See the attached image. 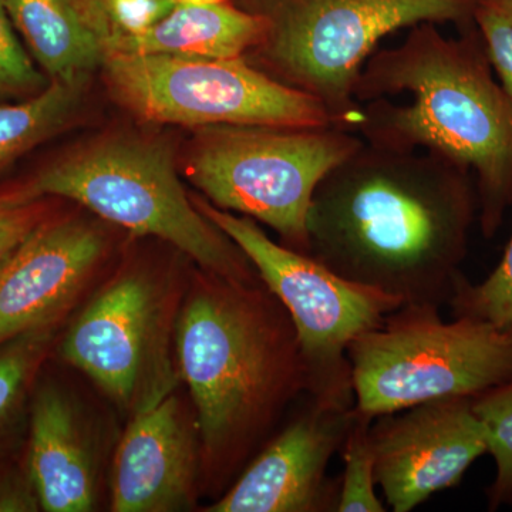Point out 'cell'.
Returning <instances> with one entry per match:
<instances>
[{
    "label": "cell",
    "mask_w": 512,
    "mask_h": 512,
    "mask_svg": "<svg viewBox=\"0 0 512 512\" xmlns=\"http://www.w3.org/2000/svg\"><path fill=\"white\" fill-rule=\"evenodd\" d=\"M13 26L50 82H84L104 50L79 0H5Z\"/></svg>",
    "instance_id": "cell-17"
},
{
    "label": "cell",
    "mask_w": 512,
    "mask_h": 512,
    "mask_svg": "<svg viewBox=\"0 0 512 512\" xmlns=\"http://www.w3.org/2000/svg\"><path fill=\"white\" fill-rule=\"evenodd\" d=\"M373 417L356 410L355 420L340 448L343 477L340 481L339 512H384L383 501L376 494L375 456L370 444Z\"/></svg>",
    "instance_id": "cell-20"
},
{
    "label": "cell",
    "mask_w": 512,
    "mask_h": 512,
    "mask_svg": "<svg viewBox=\"0 0 512 512\" xmlns=\"http://www.w3.org/2000/svg\"><path fill=\"white\" fill-rule=\"evenodd\" d=\"M377 485L394 512H410L456 487L487 454V434L473 399L431 400L382 414L370 426Z\"/></svg>",
    "instance_id": "cell-11"
},
{
    "label": "cell",
    "mask_w": 512,
    "mask_h": 512,
    "mask_svg": "<svg viewBox=\"0 0 512 512\" xmlns=\"http://www.w3.org/2000/svg\"><path fill=\"white\" fill-rule=\"evenodd\" d=\"M170 291L146 272H126L84 308L60 346L63 359L137 414L173 394Z\"/></svg>",
    "instance_id": "cell-10"
},
{
    "label": "cell",
    "mask_w": 512,
    "mask_h": 512,
    "mask_svg": "<svg viewBox=\"0 0 512 512\" xmlns=\"http://www.w3.org/2000/svg\"><path fill=\"white\" fill-rule=\"evenodd\" d=\"M121 103L138 116L183 126H335L308 94L278 82L245 57L104 55Z\"/></svg>",
    "instance_id": "cell-9"
},
{
    "label": "cell",
    "mask_w": 512,
    "mask_h": 512,
    "mask_svg": "<svg viewBox=\"0 0 512 512\" xmlns=\"http://www.w3.org/2000/svg\"><path fill=\"white\" fill-rule=\"evenodd\" d=\"M174 342L205 454L227 476L262 444L286 406L308 394L295 325L265 285L210 274L184 303Z\"/></svg>",
    "instance_id": "cell-3"
},
{
    "label": "cell",
    "mask_w": 512,
    "mask_h": 512,
    "mask_svg": "<svg viewBox=\"0 0 512 512\" xmlns=\"http://www.w3.org/2000/svg\"><path fill=\"white\" fill-rule=\"evenodd\" d=\"M363 140L336 126H211L188 177L221 210L264 222L282 245L309 254L308 215L320 181Z\"/></svg>",
    "instance_id": "cell-7"
},
{
    "label": "cell",
    "mask_w": 512,
    "mask_h": 512,
    "mask_svg": "<svg viewBox=\"0 0 512 512\" xmlns=\"http://www.w3.org/2000/svg\"><path fill=\"white\" fill-rule=\"evenodd\" d=\"M181 0H82L80 5L90 25L101 39L133 35L153 28Z\"/></svg>",
    "instance_id": "cell-23"
},
{
    "label": "cell",
    "mask_w": 512,
    "mask_h": 512,
    "mask_svg": "<svg viewBox=\"0 0 512 512\" xmlns=\"http://www.w3.org/2000/svg\"><path fill=\"white\" fill-rule=\"evenodd\" d=\"M473 23L491 67L512 99V0H478Z\"/></svg>",
    "instance_id": "cell-25"
},
{
    "label": "cell",
    "mask_w": 512,
    "mask_h": 512,
    "mask_svg": "<svg viewBox=\"0 0 512 512\" xmlns=\"http://www.w3.org/2000/svg\"><path fill=\"white\" fill-rule=\"evenodd\" d=\"M106 248L80 220L43 221L0 271V346L53 326L82 292Z\"/></svg>",
    "instance_id": "cell-13"
},
{
    "label": "cell",
    "mask_w": 512,
    "mask_h": 512,
    "mask_svg": "<svg viewBox=\"0 0 512 512\" xmlns=\"http://www.w3.org/2000/svg\"><path fill=\"white\" fill-rule=\"evenodd\" d=\"M28 474L47 512H86L94 505V471L76 410L67 396L45 387L30 421Z\"/></svg>",
    "instance_id": "cell-16"
},
{
    "label": "cell",
    "mask_w": 512,
    "mask_h": 512,
    "mask_svg": "<svg viewBox=\"0 0 512 512\" xmlns=\"http://www.w3.org/2000/svg\"><path fill=\"white\" fill-rule=\"evenodd\" d=\"M473 177L424 151L363 141L320 181L309 255L355 284L406 303H450L477 220Z\"/></svg>",
    "instance_id": "cell-1"
},
{
    "label": "cell",
    "mask_w": 512,
    "mask_h": 512,
    "mask_svg": "<svg viewBox=\"0 0 512 512\" xmlns=\"http://www.w3.org/2000/svg\"><path fill=\"white\" fill-rule=\"evenodd\" d=\"M45 221V208L37 201L0 197V271L20 245Z\"/></svg>",
    "instance_id": "cell-26"
},
{
    "label": "cell",
    "mask_w": 512,
    "mask_h": 512,
    "mask_svg": "<svg viewBox=\"0 0 512 512\" xmlns=\"http://www.w3.org/2000/svg\"><path fill=\"white\" fill-rule=\"evenodd\" d=\"M264 18L266 33L249 63L308 94L336 127L356 133L360 72L377 45L397 30L423 22L473 25L478 0H244ZM248 60V59H247Z\"/></svg>",
    "instance_id": "cell-4"
},
{
    "label": "cell",
    "mask_w": 512,
    "mask_h": 512,
    "mask_svg": "<svg viewBox=\"0 0 512 512\" xmlns=\"http://www.w3.org/2000/svg\"><path fill=\"white\" fill-rule=\"evenodd\" d=\"M448 305L454 318L481 320L512 335V237L497 268L480 284L464 276Z\"/></svg>",
    "instance_id": "cell-21"
},
{
    "label": "cell",
    "mask_w": 512,
    "mask_h": 512,
    "mask_svg": "<svg viewBox=\"0 0 512 512\" xmlns=\"http://www.w3.org/2000/svg\"><path fill=\"white\" fill-rule=\"evenodd\" d=\"M195 207L244 252L262 284L291 316L308 375V396L332 406L355 407L350 343L403 302L342 278L312 255L276 244L252 218L205 201H195Z\"/></svg>",
    "instance_id": "cell-8"
},
{
    "label": "cell",
    "mask_w": 512,
    "mask_h": 512,
    "mask_svg": "<svg viewBox=\"0 0 512 512\" xmlns=\"http://www.w3.org/2000/svg\"><path fill=\"white\" fill-rule=\"evenodd\" d=\"M264 18L232 0H181L153 28L101 39L104 55H167L237 59L261 45Z\"/></svg>",
    "instance_id": "cell-15"
},
{
    "label": "cell",
    "mask_w": 512,
    "mask_h": 512,
    "mask_svg": "<svg viewBox=\"0 0 512 512\" xmlns=\"http://www.w3.org/2000/svg\"><path fill=\"white\" fill-rule=\"evenodd\" d=\"M473 26L456 39L423 22L399 46L376 50L355 86L356 133L372 146L424 151L470 174L481 232L493 238L512 207V99Z\"/></svg>",
    "instance_id": "cell-2"
},
{
    "label": "cell",
    "mask_w": 512,
    "mask_h": 512,
    "mask_svg": "<svg viewBox=\"0 0 512 512\" xmlns=\"http://www.w3.org/2000/svg\"><path fill=\"white\" fill-rule=\"evenodd\" d=\"M40 507L35 485L26 478L8 477L0 483V512L36 511Z\"/></svg>",
    "instance_id": "cell-27"
},
{
    "label": "cell",
    "mask_w": 512,
    "mask_h": 512,
    "mask_svg": "<svg viewBox=\"0 0 512 512\" xmlns=\"http://www.w3.org/2000/svg\"><path fill=\"white\" fill-rule=\"evenodd\" d=\"M355 407L318 402L272 437L208 512L338 511L340 484L328 468L348 436Z\"/></svg>",
    "instance_id": "cell-12"
},
{
    "label": "cell",
    "mask_w": 512,
    "mask_h": 512,
    "mask_svg": "<svg viewBox=\"0 0 512 512\" xmlns=\"http://www.w3.org/2000/svg\"><path fill=\"white\" fill-rule=\"evenodd\" d=\"M16 35L5 0H0V99L43 92L49 84Z\"/></svg>",
    "instance_id": "cell-24"
},
{
    "label": "cell",
    "mask_w": 512,
    "mask_h": 512,
    "mask_svg": "<svg viewBox=\"0 0 512 512\" xmlns=\"http://www.w3.org/2000/svg\"><path fill=\"white\" fill-rule=\"evenodd\" d=\"M83 82H52L18 104H0V168L42 143L79 106Z\"/></svg>",
    "instance_id": "cell-18"
},
{
    "label": "cell",
    "mask_w": 512,
    "mask_h": 512,
    "mask_svg": "<svg viewBox=\"0 0 512 512\" xmlns=\"http://www.w3.org/2000/svg\"><path fill=\"white\" fill-rule=\"evenodd\" d=\"M439 309L406 303L350 343L357 412L375 419L511 382V333L470 318L444 322Z\"/></svg>",
    "instance_id": "cell-6"
},
{
    "label": "cell",
    "mask_w": 512,
    "mask_h": 512,
    "mask_svg": "<svg viewBox=\"0 0 512 512\" xmlns=\"http://www.w3.org/2000/svg\"><path fill=\"white\" fill-rule=\"evenodd\" d=\"M197 443L173 394L134 414L114 456L111 508L168 512L191 504Z\"/></svg>",
    "instance_id": "cell-14"
},
{
    "label": "cell",
    "mask_w": 512,
    "mask_h": 512,
    "mask_svg": "<svg viewBox=\"0 0 512 512\" xmlns=\"http://www.w3.org/2000/svg\"><path fill=\"white\" fill-rule=\"evenodd\" d=\"M473 410L487 434L495 478L487 490L488 510L512 505V380L473 399Z\"/></svg>",
    "instance_id": "cell-19"
},
{
    "label": "cell",
    "mask_w": 512,
    "mask_h": 512,
    "mask_svg": "<svg viewBox=\"0 0 512 512\" xmlns=\"http://www.w3.org/2000/svg\"><path fill=\"white\" fill-rule=\"evenodd\" d=\"M53 326L32 330L0 346V426L8 420L52 339Z\"/></svg>",
    "instance_id": "cell-22"
},
{
    "label": "cell",
    "mask_w": 512,
    "mask_h": 512,
    "mask_svg": "<svg viewBox=\"0 0 512 512\" xmlns=\"http://www.w3.org/2000/svg\"><path fill=\"white\" fill-rule=\"evenodd\" d=\"M69 198L104 220L170 242L208 274L255 285L256 271L241 251L185 194L173 153L157 141L110 138L49 165L28 184L0 195L37 201Z\"/></svg>",
    "instance_id": "cell-5"
}]
</instances>
